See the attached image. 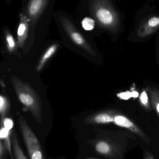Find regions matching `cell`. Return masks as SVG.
I'll use <instances>...</instances> for the list:
<instances>
[{"label":"cell","instance_id":"1","mask_svg":"<svg viewBox=\"0 0 159 159\" xmlns=\"http://www.w3.org/2000/svg\"><path fill=\"white\" fill-rule=\"evenodd\" d=\"M11 81L20 102L30 110L36 121L40 124L42 120V102L33 88L16 76H11Z\"/></svg>","mask_w":159,"mask_h":159},{"label":"cell","instance_id":"2","mask_svg":"<svg viewBox=\"0 0 159 159\" xmlns=\"http://www.w3.org/2000/svg\"><path fill=\"white\" fill-rule=\"evenodd\" d=\"M87 124H105L113 123L117 126L125 128L143 137L141 129L124 114L114 110H106L91 115L85 120Z\"/></svg>","mask_w":159,"mask_h":159},{"label":"cell","instance_id":"3","mask_svg":"<svg viewBox=\"0 0 159 159\" xmlns=\"http://www.w3.org/2000/svg\"><path fill=\"white\" fill-rule=\"evenodd\" d=\"M19 125L30 159H45L40 142L22 115L18 114Z\"/></svg>","mask_w":159,"mask_h":159},{"label":"cell","instance_id":"4","mask_svg":"<svg viewBox=\"0 0 159 159\" xmlns=\"http://www.w3.org/2000/svg\"><path fill=\"white\" fill-rule=\"evenodd\" d=\"M92 12L97 21L103 27L112 31L117 29V15L104 0L94 1L92 6Z\"/></svg>","mask_w":159,"mask_h":159},{"label":"cell","instance_id":"5","mask_svg":"<svg viewBox=\"0 0 159 159\" xmlns=\"http://www.w3.org/2000/svg\"><path fill=\"white\" fill-rule=\"evenodd\" d=\"M61 24L65 32L74 43L89 54L92 56L96 55L94 49L70 20L64 18L61 20Z\"/></svg>","mask_w":159,"mask_h":159},{"label":"cell","instance_id":"6","mask_svg":"<svg viewBox=\"0 0 159 159\" xmlns=\"http://www.w3.org/2000/svg\"><path fill=\"white\" fill-rule=\"evenodd\" d=\"M159 29V15H155L146 20L139 26L137 31V36L144 39L155 33Z\"/></svg>","mask_w":159,"mask_h":159},{"label":"cell","instance_id":"7","mask_svg":"<svg viewBox=\"0 0 159 159\" xmlns=\"http://www.w3.org/2000/svg\"><path fill=\"white\" fill-rule=\"evenodd\" d=\"M29 22L30 20L27 16L24 14L21 15L20 21L17 31V37L18 44L21 48L23 47L28 36Z\"/></svg>","mask_w":159,"mask_h":159},{"label":"cell","instance_id":"8","mask_svg":"<svg viewBox=\"0 0 159 159\" xmlns=\"http://www.w3.org/2000/svg\"><path fill=\"white\" fill-rule=\"evenodd\" d=\"M47 0H30L27 7L28 19L30 21L35 19L43 10Z\"/></svg>","mask_w":159,"mask_h":159},{"label":"cell","instance_id":"9","mask_svg":"<svg viewBox=\"0 0 159 159\" xmlns=\"http://www.w3.org/2000/svg\"><path fill=\"white\" fill-rule=\"evenodd\" d=\"M11 135V131L6 129L3 125H1L0 130V139L2 140L5 146L6 149L8 152L11 159H14V156L11 149V141L10 136Z\"/></svg>","mask_w":159,"mask_h":159},{"label":"cell","instance_id":"10","mask_svg":"<svg viewBox=\"0 0 159 159\" xmlns=\"http://www.w3.org/2000/svg\"><path fill=\"white\" fill-rule=\"evenodd\" d=\"M147 92L152 107L159 117V89L156 87H149Z\"/></svg>","mask_w":159,"mask_h":159},{"label":"cell","instance_id":"11","mask_svg":"<svg viewBox=\"0 0 159 159\" xmlns=\"http://www.w3.org/2000/svg\"><path fill=\"white\" fill-rule=\"evenodd\" d=\"M58 47L57 44H53L48 48L47 50L45 51L44 54L41 58L38 63L37 67V71H39L43 69L48 60L55 54V52L57 51Z\"/></svg>","mask_w":159,"mask_h":159},{"label":"cell","instance_id":"12","mask_svg":"<svg viewBox=\"0 0 159 159\" xmlns=\"http://www.w3.org/2000/svg\"><path fill=\"white\" fill-rule=\"evenodd\" d=\"M12 147L13 153L16 159H28L24 155L16 133L13 134L12 137Z\"/></svg>","mask_w":159,"mask_h":159},{"label":"cell","instance_id":"13","mask_svg":"<svg viewBox=\"0 0 159 159\" xmlns=\"http://www.w3.org/2000/svg\"><path fill=\"white\" fill-rule=\"evenodd\" d=\"M96 151L102 155H108L111 153L112 148L110 145L105 141H99L95 146Z\"/></svg>","mask_w":159,"mask_h":159},{"label":"cell","instance_id":"14","mask_svg":"<svg viewBox=\"0 0 159 159\" xmlns=\"http://www.w3.org/2000/svg\"><path fill=\"white\" fill-rule=\"evenodd\" d=\"M5 38L8 50L10 52H13L16 48V41L8 31L5 32Z\"/></svg>","mask_w":159,"mask_h":159},{"label":"cell","instance_id":"15","mask_svg":"<svg viewBox=\"0 0 159 159\" xmlns=\"http://www.w3.org/2000/svg\"><path fill=\"white\" fill-rule=\"evenodd\" d=\"M81 24L82 27L85 30H92L95 27V21L91 18L86 17L82 20Z\"/></svg>","mask_w":159,"mask_h":159},{"label":"cell","instance_id":"16","mask_svg":"<svg viewBox=\"0 0 159 159\" xmlns=\"http://www.w3.org/2000/svg\"><path fill=\"white\" fill-rule=\"evenodd\" d=\"M7 108V102L6 99L4 96H0V114H1V121L5 118Z\"/></svg>","mask_w":159,"mask_h":159},{"label":"cell","instance_id":"17","mask_svg":"<svg viewBox=\"0 0 159 159\" xmlns=\"http://www.w3.org/2000/svg\"><path fill=\"white\" fill-rule=\"evenodd\" d=\"M1 125H3L6 129L11 131V130L13 129L14 126V123L11 119L9 118H5L3 120L1 121Z\"/></svg>","mask_w":159,"mask_h":159},{"label":"cell","instance_id":"18","mask_svg":"<svg viewBox=\"0 0 159 159\" xmlns=\"http://www.w3.org/2000/svg\"><path fill=\"white\" fill-rule=\"evenodd\" d=\"M6 148L2 140L0 139V159H3L5 153Z\"/></svg>","mask_w":159,"mask_h":159},{"label":"cell","instance_id":"19","mask_svg":"<svg viewBox=\"0 0 159 159\" xmlns=\"http://www.w3.org/2000/svg\"><path fill=\"white\" fill-rule=\"evenodd\" d=\"M147 95L145 92H143L141 95V100L143 104L145 106L147 107Z\"/></svg>","mask_w":159,"mask_h":159},{"label":"cell","instance_id":"20","mask_svg":"<svg viewBox=\"0 0 159 159\" xmlns=\"http://www.w3.org/2000/svg\"><path fill=\"white\" fill-rule=\"evenodd\" d=\"M146 159H153L152 158V157L151 156H147L146 158Z\"/></svg>","mask_w":159,"mask_h":159},{"label":"cell","instance_id":"21","mask_svg":"<svg viewBox=\"0 0 159 159\" xmlns=\"http://www.w3.org/2000/svg\"><path fill=\"white\" fill-rule=\"evenodd\" d=\"M94 159V158H87V159Z\"/></svg>","mask_w":159,"mask_h":159}]
</instances>
